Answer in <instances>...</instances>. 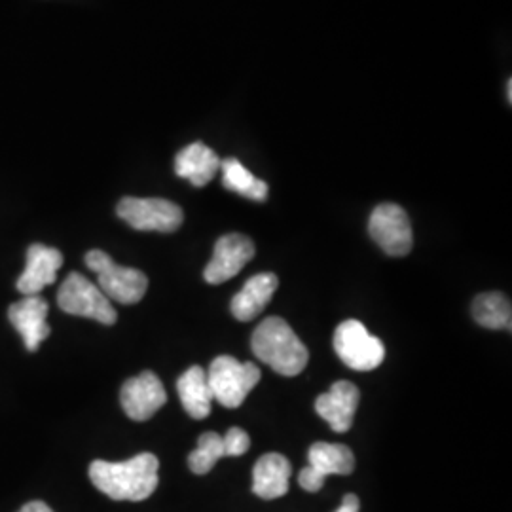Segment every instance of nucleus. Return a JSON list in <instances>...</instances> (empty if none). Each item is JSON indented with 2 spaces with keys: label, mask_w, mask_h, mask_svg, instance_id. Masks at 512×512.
<instances>
[{
  "label": "nucleus",
  "mask_w": 512,
  "mask_h": 512,
  "mask_svg": "<svg viewBox=\"0 0 512 512\" xmlns=\"http://www.w3.org/2000/svg\"><path fill=\"white\" fill-rule=\"evenodd\" d=\"M158 469L160 461L148 452L122 463L97 459L90 465V480L114 501H145L158 488Z\"/></svg>",
  "instance_id": "f257e3e1"
},
{
  "label": "nucleus",
  "mask_w": 512,
  "mask_h": 512,
  "mask_svg": "<svg viewBox=\"0 0 512 512\" xmlns=\"http://www.w3.org/2000/svg\"><path fill=\"white\" fill-rule=\"evenodd\" d=\"M251 348L262 363L287 378L298 376L310 361V351L281 317H266L256 327Z\"/></svg>",
  "instance_id": "f03ea898"
},
{
  "label": "nucleus",
  "mask_w": 512,
  "mask_h": 512,
  "mask_svg": "<svg viewBox=\"0 0 512 512\" xmlns=\"http://www.w3.org/2000/svg\"><path fill=\"white\" fill-rule=\"evenodd\" d=\"M86 266L97 274V287L109 300L131 306L143 300L147 294V275L135 268L118 266L107 253L90 251L86 255Z\"/></svg>",
  "instance_id": "7ed1b4c3"
},
{
  "label": "nucleus",
  "mask_w": 512,
  "mask_h": 512,
  "mask_svg": "<svg viewBox=\"0 0 512 512\" xmlns=\"http://www.w3.org/2000/svg\"><path fill=\"white\" fill-rule=\"evenodd\" d=\"M207 382L213 401L224 408H239L260 382V368L255 363H239L230 355H220L207 370Z\"/></svg>",
  "instance_id": "20e7f679"
},
{
  "label": "nucleus",
  "mask_w": 512,
  "mask_h": 512,
  "mask_svg": "<svg viewBox=\"0 0 512 512\" xmlns=\"http://www.w3.org/2000/svg\"><path fill=\"white\" fill-rule=\"evenodd\" d=\"M334 351L344 365L357 372L376 370L384 363V342L357 319H348L334 332Z\"/></svg>",
  "instance_id": "39448f33"
},
{
  "label": "nucleus",
  "mask_w": 512,
  "mask_h": 512,
  "mask_svg": "<svg viewBox=\"0 0 512 512\" xmlns=\"http://www.w3.org/2000/svg\"><path fill=\"white\" fill-rule=\"evenodd\" d=\"M57 304L69 315L88 317L103 325H114L118 319V313L101 289L93 285L88 277L76 272L67 275L63 281L57 293Z\"/></svg>",
  "instance_id": "423d86ee"
},
{
  "label": "nucleus",
  "mask_w": 512,
  "mask_h": 512,
  "mask_svg": "<svg viewBox=\"0 0 512 512\" xmlns=\"http://www.w3.org/2000/svg\"><path fill=\"white\" fill-rule=\"evenodd\" d=\"M118 217L139 232L171 234L183 226V209L164 198H124L116 207Z\"/></svg>",
  "instance_id": "0eeeda50"
},
{
  "label": "nucleus",
  "mask_w": 512,
  "mask_h": 512,
  "mask_svg": "<svg viewBox=\"0 0 512 512\" xmlns=\"http://www.w3.org/2000/svg\"><path fill=\"white\" fill-rule=\"evenodd\" d=\"M370 238L389 256H406L412 251L414 236L410 219L401 205L382 203L368 220Z\"/></svg>",
  "instance_id": "6e6552de"
},
{
  "label": "nucleus",
  "mask_w": 512,
  "mask_h": 512,
  "mask_svg": "<svg viewBox=\"0 0 512 512\" xmlns=\"http://www.w3.org/2000/svg\"><path fill=\"white\" fill-rule=\"evenodd\" d=\"M308 467L300 471L298 484L306 492H319L330 475H351L355 469V456L344 444L315 442L308 454Z\"/></svg>",
  "instance_id": "1a4fd4ad"
},
{
  "label": "nucleus",
  "mask_w": 512,
  "mask_h": 512,
  "mask_svg": "<svg viewBox=\"0 0 512 512\" xmlns=\"http://www.w3.org/2000/svg\"><path fill=\"white\" fill-rule=\"evenodd\" d=\"M255 243L243 234H226L215 243L213 258L205 266L203 277L211 285H220L236 275L253 260Z\"/></svg>",
  "instance_id": "9d476101"
},
{
  "label": "nucleus",
  "mask_w": 512,
  "mask_h": 512,
  "mask_svg": "<svg viewBox=\"0 0 512 512\" xmlns=\"http://www.w3.org/2000/svg\"><path fill=\"white\" fill-rule=\"evenodd\" d=\"M120 403L128 418L147 421L167 403V393L162 380L147 370L122 385Z\"/></svg>",
  "instance_id": "9b49d317"
},
{
  "label": "nucleus",
  "mask_w": 512,
  "mask_h": 512,
  "mask_svg": "<svg viewBox=\"0 0 512 512\" xmlns=\"http://www.w3.org/2000/svg\"><path fill=\"white\" fill-rule=\"evenodd\" d=\"M361 391L348 380L332 384L327 393L319 395L315 401V412L329 423L332 431L348 433L359 406Z\"/></svg>",
  "instance_id": "f8f14e48"
},
{
  "label": "nucleus",
  "mask_w": 512,
  "mask_h": 512,
  "mask_svg": "<svg viewBox=\"0 0 512 512\" xmlns=\"http://www.w3.org/2000/svg\"><path fill=\"white\" fill-rule=\"evenodd\" d=\"M48 311V302L40 296H25L8 310L10 323L21 334L23 344L29 351H37L40 344L50 336V325L46 321Z\"/></svg>",
  "instance_id": "ddd939ff"
},
{
  "label": "nucleus",
  "mask_w": 512,
  "mask_h": 512,
  "mask_svg": "<svg viewBox=\"0 0 512 512\" xmlns=\"http://www.w3.org/2000/svg\"><path fill=\"white\" fill-rule=\"evenodd\" d=\"M63 266V255L54 247L35 243L27 249V264L19 275L18 291L25 296H38L42 289L52 285Z\"/></svg>",
  "instance_id": "4468645a"
},
{
  "label": "nucleus",
  "mask_w": 512,
  "mask_h": 512,
  "mask_svg": "<svg viewBox=\"0 0 512 512\" xmlns=\"http://www.w3.org/2000/svg\"><path fill=\"white\" fill-rule=\"evenodd\" d=\"M277 287H279L277 275L270 274V272L253 275L243 285V289L232 298V304H230L232 315L241 323L253 321L262 311L266 310Z\"/></svg>",
  "instance_id": "2eb2a0df"
},
{
  "label": "nucleus",
  "mask_w": 512,
  "mask_h": 512,
  "mask_svg": "<svg viewBox=\"0 0 512 512\" xmlns=\"http://www.w3.org/2000/svg\"><path fill=\"white\" fill-rule=\"evenodd\" d=\"M291 473L289 459L281 454H266L253 469V492L266 501L283 497L289 492Z\"/></svg>",
  "instance_id": "dca6fc26"
},
{
  "label": "nucleus",
  "mask_w": 512,
  "mask_h": 512,
  "mask_svg": "<svg viewBox=\"0 0 512 512\" xmlns=\"http://www.w3.org/2000/svg\"><path fill=\"white\" fill-rule=\"evenodd\" d=\"M219 169V156L203 143L188 145L175 158V173L198 188L211 183Z\"/></svg>",
  "instance_id": "f3484780"
},
{
  "label": "nucleus",
  "mask_w": 512,
  "mask_h": 512,
  "mask_svg": "<svg viewBox=\"0 0 512 512\" xmlns=\"http://www.w3.org/2000/svg\"><path fill=\"white\" fill-rule=\"evenodd\" d=\"M177 391L184 410L194 420H205L211 414L213 393L202 366H190L177 382Z\"/></svg>",
  "instance_id": "a211bd4d"
},
{
  "label": "nucleus",
  "mask_w": 512,
  "mask_h": 512,
  "mask_svg": "<svg viewBox=\"0 0 512 512\" xmlns=\"http://www.w3.org/2000/svg\"><path fill=\"white\" fill-rule=\"evenodd\" d=\"M220 171H222V184L224 188L236 192L243 198L255 200V202H266L268 198V184L260 179L241 164L236 158H226L220 162Z\"/></svg>",
  "instance_id": "6ab92c4d"
},
{
  "label": "nucleus",
  "mask_w": 512,
  "mask_h": 512,
  "mask_svg": "<svg viewBox=\"0 0 512 512\" xmlns=\"http://www.w3.org/2000/svg\"><path fill=\"white\" fill-rule=\"evenodd\" d=\"M473 317L484 329L511 330V300L501 293L478 294L473 302Z\"/></svg>",
  "instance_id": "aec40b11"
},
{
  "label": "nucleus",
  "mask_w": 512,
  "mask_h": 512,
  "mask_svg": "<svg viewBox=\"0 0 512 512\" xmlns=\"http://www.w3.org/2000/svg\"><path fill=\"white\" fill-rule=\"evenodd\" d=\"M224 458V442L219 433H203L198 448L188 456V467L194 475H207L219 459Z\"/></svg>",
  "instance_id": "412c9836"
},
{
  "label": "nucleus",
  "mask_w": 512,
  "mask_h": 512,
  "mask_svg": "<svg viewBox=\"0 0 512 512\" xmlns=\"http://www.w3.org/2000/svg\"><path fill=\"white\" fill-rule=\"evenodd\" d=\"M222 442H224V456H232V458L247 454V450L251 448V437L241 427L228 429L226 437H222Z\"/></svg>",
  "instance_id": "4be33fe9"
},
{
  "label": "nucleus",
  "mask_w": 512,
  "mask_h": 512,
  "mask_svg": "<svg viewBox=\"0 0 512 512\" xmlns=\"http://www.w3.org/2000/svg\"><path fill=\"white\" fill-rule=\"evenodd\" d=\"M359 509H361V501H359V497L355 494H348L344 497L342 505L338 507V511L334 512H359Z\"/></svg>",
  "instance_id": "5701e85b"
},
{
  "label": "nucleus",
  "mask_w": 512,
  "mask_h": 512,
  "mask_svg": "<svg viewBox=\"0 0 512 512\" xmlns=\"http://www.w3.org/2000/svg\"><path fill=\"white\" fill-rule=\"evenodd\" d=\"M19 512H54L46 503H42V501H31V503H27V505H23V509Z\"/></svg>",
  "instance_id": "b1692460"
},
{
  "label": "nucleus",
  "mask_w": 512,
  "mask_h": 512,
  "mask_svg": "<svg viewBox=\"0 0 512 512\" xmlns=\"http://www.w3.org/2000/svg\"><path fill=\"white\" fill-rule=\"evenodd\" d=\"M507 99H509V103H512V80L509 78V82H507Z\"/></svg>",
  "instance_id": "393cba45"
}]
</instances>
